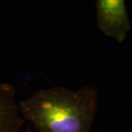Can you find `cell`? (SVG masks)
I'll list each match as a JSON object with an SVG mask.
<instances>
[{
  "label": "cell",
  "mask_w": 132,
  "mask_h": 132,
  "mask_svg": "<svg viewBox=\"0 0 132 132\" xmlns=\"http://www.w3.org/2000/svg\"><path fill=\"white\" fill-rule=\"evenodd\" d=\"M24 132H35V131H32L31 128L29 127L28 128H27V130H26V131H24Z\"/></svg>",
  "instance_id": "4"
},
{
  "label": "cell",
  "mask_w": 132,
  "mask_h": 132,
  "mask_svg": "<svg viewBox=\"0 0 132 132\" xmlns=\"http://www.w3.org/2000/svg\"><path fill=\"white\" fill-rule=\"evenodd\" d=\"M96 23L101 32L122 43L131 29L124 0H97Z\"/></svg>",
  "instance_id": "2"
},
{
  "label": "cell",
  "mask_w": 132,
  "mask_h": 132,
  "mask_svg": "<svg viewBox=\"0 0 132 132\" xmlns=\"http://www.w3.org/2000/svg\"><path fill=\"white\" fill-rule=\"evenodd\" d=\"M24 123L15 87L8 83H0V132H20Z\"/></svg>",
  "instance_id": "3"
},
{
  "label": "cell",
  "mask_w": 132,
  "mask_h": 132,
  "mask_svg": "<svg viewBox=\"0 0 132 132\" xmlns=\"http://www.w3.org/2000/svg\"><path fill=\"white\" fill-rule=\"evenodd\" d=\"M97 106L98 91L91 85L40 89L19 103L22 118L37 132H90Z\"/></svg>",
  "instance_id": "1"
}]
</instances>
